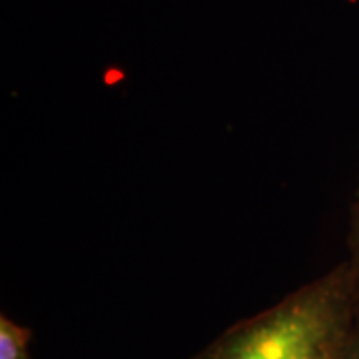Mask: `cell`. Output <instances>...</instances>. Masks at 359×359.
<instances>
[{
    "instance_id": "1",
    "label": "cell",
    "mask_w": 359,
    "mask_h": 359,
    "mask_svg": "<svg viewBox=\"0 0 359 359\" xmlns=\"http://www.w3.org/2000/svg\"><path fill=\"white\" fill-rule=\"evenodd\" d=\"M355 316L358 294L346 262L236 323L192 359H346Z\"/></svg>"
},
{
    "instance_id": "3",
    "label": "cell",
    "mask_w": 359,
    "mask_h": 359,
    "mask_svg": "<svg viewBox=\"0 0 359 359\" xmlns=\"http://www.w3.org/2000/svg\"><path fill=\"white\" fill-rule=\"evenodd\" d=\"M349 269H351V278H353V285H355V294H358L359 304V196L355 198V204L351 208V224H349Z\"/></svg>"
},
{
    "instance_id": "5",
    "label": "cell",
    "mask_w": 359,
    "mask_h": 359,
    "mask_svg": "<svg viewBox=\"0 0 359 359\" xmlns=\"http://www.w3.org/2000/svg\"><path fill=\"white\" fill-rule=\"evenodd\" d=\"M358 196H359V190H358Z\"/></svg>"
},
{
    "instance_id": "2",
    "label": "cell",
    "mask_w": 359,
    "mask_h": 359,
    "mask_svg": "<svg viewBox=\"0 0 359 359\" xmlns=\"http://www.w3.org/2000/svg\"><path fill=\"white\" fill-rule=\"evenodd\" d=\"M30 330L0 316V359H30Z\"/></svg>"
},
{
    "instance_id": "4",
    "label": "cell",
    "mask_w": 359,
    "mask_h": 359,
    "mask_svg": "<svg viewBox=\"0 0 359 359\" xmlns=\"http://www.w3.org/2000/svg\"><path fill=\"white\" fill-rule=\"evenodd\" d=\"M346 359H359V304H358V316L353 321V330L349 335V344H347Z\"/></svg>"
}]
</instances>
